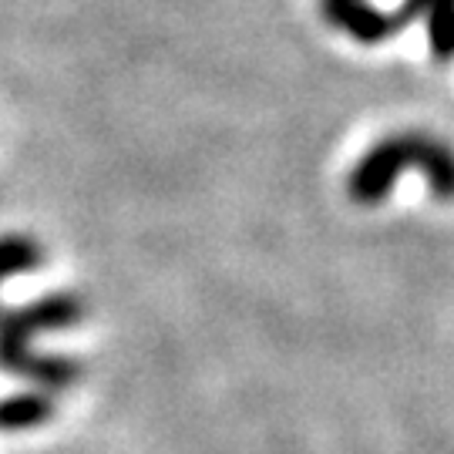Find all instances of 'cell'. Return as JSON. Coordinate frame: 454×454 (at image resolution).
Segmentation results:
<instances>
[{
	"instance_id": "obj_2",
	"label": "cell",
	"mask_w": 454,
	"mask_h": 454,
	"mask_svg": "<svg viewBox=\"0 0 454 454\" xmlns=\"http://www.w3.org/2000/svg\"><path fill=\"white\" fill-rule=\"evenodd\" d=\"M84 320V300L78 293H51L20 309H0V357L27 350L37 333L67 330Z\"/></svg>"
},
{
	"instance_id": "obj_4",
	"label": "cell",
	"mask_w": 454,
	"mask_h": 454,
	"mask_svg": "<svg viewBox=\"0 0 454 454\" xmlns=\"http://www.w3.org/2000/svg\"><path fill=\"white\" fill-rule=\"evenodd\" d=\"M54 397L48 390H20L0 397V434H17V431H34L54 418Z\"/></svg>"
},
{
	"instance_id": "obj_1",
	"label": "cell",
	"mask_w": 454,
	"mask_h": 454,
	"mask_svg": "<svg viewBox=\"0 0 454 454\" xmlns=\"http://www.w3.org/2000/svg\"><path fill=\"white\" fill-rule=\"evenodd\" d=\"M404 168H418L431 185V192L451 202L454 199V148L424 131L390 135L354 165L347 179V195L357 206H377L394 192V182Z\"/></svg>"
},
{
	"instance_id": "obj_5",
	"label": "cell",
	"mask_w": 454,
	"mask_h": 454,
	"mask_svg": "<svg viewBox=\"0 0 454 454\" xmlns=\"http://www.w3.org/2000/svg\"><path fill=\"white\" fill-rule=\"evenodd\" d=\"M44 262V246L24 236V232H7L0 236V283L11 276H24L41 270Z\"/></svg>"
},
{
	"instance_id": "obj_3",
	"label": "cell",
	"mask_w": 454,
	"mask_h": 454,
	"mask_svg": "<svg viewBox=\"0 0 454 454\" xmlns=\"http://www.w3.org/2000/svg\"><path fill=\"white\" fill-rule=\"evenodd\" d=\"M324 14L333 27L347 31L350 37H357L364 44H377L390 34L404 31L414 17H421L418 0H407L397 14H380L373 11L367 0H324Z\"/></svg>"
},
{
	"instance_id": "obj_6",
	"label": "cell",
	"mask_w": 454,
	"mask_h": 454,
	"mask_svg": "<svg viewBox=\"0 0 454 454\" xmlns=\"http://www.w3.org/2000/svg\"><path fill=\"white\" fill-rule=\"evenodd\" d=\"M424 17H427V37L438 61L454 58V0H424Z\"/></svg>"
}]
</instances>
